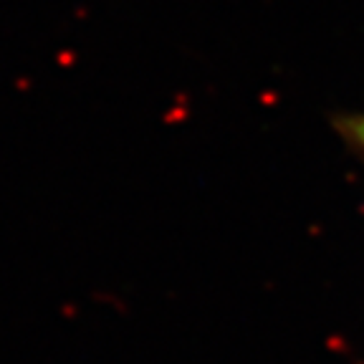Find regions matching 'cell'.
Masks as SVG:
<instances>
[{"mask_svg": "<svg viewBox=\"0 0 364 364\" xmlns=\"http://www.w3.org/2000/svg\"><path fill=\"white\" fill-rule=\"evenodd\" d=\"M331 124H334L341 142L347 144V149L362 162V167H364V112L336 114L334 119H331Z\"/></svg>", "mask_w": 364, "mask_h": 364, "instance_id": "6da1fadb", "label": "cell"}]
</instances>
